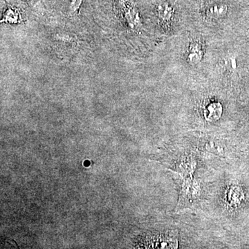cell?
I'll use <instances>...</instances> for the list:
<instances>
[{"mask_svg":"<svg viewBox=\"0 0 249 249\" xmlns=\"http://www.w3.org/2000/svg\"><path fill=\"white\" fill-rule=\"evenodd\" d=\"M82 0H72L70 6V13L76 12L77 10L79 9L80 4H81Z\"/></svg>","mask_w":249,"mask_h":249,"instance_id":"obj_6","label":"cell"},{"mask_svg":"<svg viewBox=\"0 0 249 249\" xmlns=\"http://www.w3.org/2000/svg\"><path fill=\"white\" fill-rule=\"evenodd\" d=\"M175 13L173 6L168 2H163L157 7V14L160 22L165 27H169Z\"/></svg>","mask_w":249,"mask_h":249,"instance_id":"obj_3","label":"cell"},{"mask_svg":"<svg viewBox=\"0 0 249 249\" xmlns=\"http://www.w3.org/2000/svg\"><path fill=\"white\" fill-rule=\"evenodd\" d=\"M229 196V199L231 202L235 204H240L244 198L243 192L240 187H235L231 190V193H230Z\"/></svg>","mask_w":249,"mask_h":249,"instance_id":"obj_5","label":"cell"},{"mask_svg":"<svg viewBox=\"0 0 249 249\" xmlns=\"http://www.w3.org/2000/svg\"><path fill=\"white\" fill-rule=\"evenodd\" d=\"M203 114L205 119L209 122H215L220 119L223 114L222 104L219 102H211L205 106Z\"/></svg>","mask_w":249,"mask_h":249,"instance_id":"obj_2","label":"cell"},{"mask_svg":"<svg viewBox=\"0 0 249 249\" xmlns=\"http://www.w3.org/2000/svg\"><path fill=\"white\" fill-rule=\"evenodd\" d=\"M204 45L199 41H193L190 44L186 53V61L189 65L196 66L200 63L204 57Z\"/></svg>","mask_w":249,"mask_h":249,"instance_id":"obj_1","label":"cell"},{"mask_svg":"<svg viewBox=\"0 0 249 249\" xmlns=\"http://www.w3.org/2000/svg\"><path fill=\"white\" fill-rule=\"evenodd\" d=\"M228 13V6L224 4H213L206 6L204 15L208 19L218 20L225 18Z\"/></svg>","mask_w":249,"mask_h":249,"instance_id":"obj_4","label":"cell"}]
</instances>
